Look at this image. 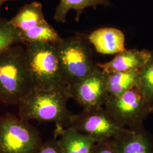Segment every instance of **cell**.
Here are the masks:
<instances>
[{
	"mask_svg": "<svg viewBox=\"0 0 153 153\" xmlns=\"http://www.w3.org/2000/svg\"><path fill=\"white\" fill-rule=\"evenodd\" d=\"M88 38L95 50L103 55L117 54L126 49L125 35L115 28H99L88 35Z\"/></svg>",
	"mask_w": 153,
	"mask_h": 153,
	"instance_id": "obj_11",
	"label": "cell"
},
{
	"mask_svg": "<svg viewBox=\"0 0 153 153\" xmlns=\"http://www.w3.org/2000/svg\"><path fill=\"white\" fill-rule=\"evenodd\" d=\"M68 90H33L18 103L19 117L25 120L55 123L57 126H69L73 114L67 103Z\"/></svg>",
	"mask_w": 153,
	"mask_h": 153,
	"instance_id": "obj_1",
	"label": "cell"
},
{
	"mask_svg": "<svg viewBox=\"0 0 153 153\" xmlns=\"http://www.w3.org/2000/svg\"><path fill=\"white\" fill-rule=\"evenodd\" d=\"M69 127L97 142L114 138L128 129L119 124L103 107L83 109L79 114H73Z\"/></svg>",
	"mask_w": 153,
	"mask_h": 153,
	"instance_id": "obj_7",
	"label": "cell"
},
{
	"mask_svg": "<svg viewBox=\"0 0 153 153\" xmlns=\"http://www.w3.org/2000/svg\"><path fill=\"white\" fill-rule=\"evenodd\" d=\"M150 113H153V103L150 105Z\"/></svg>",
	"mask_w": 153,
	"mask_h": 153,
	"instance_id": "obj_22",
	"label": "cell"
},
{
	"mask_svg": "<svg viewBox=\"0 0 153 153\" xmlns=\"http://www.w3.org/2000/svg\"><path fill=\"white\" fill-rule=\"evenodd\" d=\"M104 105L115 120L128 129L142 126L143 121L150 113V105L138 87L120 95H109Z\"/></svg>",
	"mask_w": 153,
	"mask_h": 153,
	"instance_id": "obj_6",
	"label": "cell"
},
{
	"mask_svg": "<svg viewBox=\"0 0 153 153\" xmlns=\"http://www.w3.org/2000/svg\"><path fill=\"white\" fill-rule=\"evenodd\" d=\"M22 44L31 43H49L57 44L62 38L48 23L33 28L26 31H19Z\"/></svg>",
	"mask_w": 153,
	"mask_h": 153,
	"instance_id": "obj_16",
	"label": "cell"
},
{
	"mask_svg": "<svg viewBox=\"0 0 153 153\" xmlns=\"http://www.w3.org/2000/svg\"><path fill=\"white\" fill-rule=\"evenodd\" d=\"M5 2H6V1H5Z\"/></svg>",
	"mask_w": 153,
	"mask_h": 153,
	"instance_id": "obj_24",
	"label": "cell"
},
{
	"mask_svg": "<svg viewBox=\"0 0 153 153\" xmlns=\"http://www.w3.org/2000/svg\"><path fill=\"white\" fill-rule=\"evenodd\" d=\"M140 82L139 70L107 74V88L111 96L120 95L133 88L138 87Z\"/></svg>",
	"mask_w": 153,
	"mask_h": 153,
	"instance_id": "obj_14",
	"label": "cell"
},
{
	"mask_svg": "<svg viewBox=\"0 0 153 153\" xmlns=\"http://www.w3.org/2000/svg\"><path fill=\"white\" fill-rule=\"evenodd\" d=\"M10 21L19 31H26L48 23L44 17L42 5L39 2L22 6Z\"/></svg>",
	"mask_w": 153,
	"mask_h": 153,
	"instance_id": "obj_13",
	"label": "cell"
},
{
	"mask_svg": "<svg viewBox=\"0 0 153 153\" xmlns=\"http://www.w3.org/2000/svg\"><path fill=\"white\" fill-rule=\"evenodd\" d=\"M88 36L81 33L62 39L56 44L61 69L68 88L88 75L96 65Z\"/></svg>",
	"mask_w": 153,
	"mask_h": 153,
	"instance_id": "obj_4",
	"label": "cell"
},
{
	"mask_svg": "<svg viewBox=\"0 0 153 153\" xmlns=\"http://www.w3.org/2000/svg\"><path fill=\"white\" fill-rule=\"evenodd\" d=\"M152 53L145 49H126L117 53L112 60L105 63H97L96 65L106 74L139 70L149 60Z\"/></svg>",
	"mask_w": 153,
	"mask_h": 153,
	"instance_id": "obj_9",
	"label": "cell"
},
{
	"mask_svg": "<svg viewBox=\"0 0 153 153\" xmlns=\"http://www.w3.org/2000/svg\"><path fill=\"white\" fill-rule=\"evenodd\" d=\"M43 143L29 121L9 113L0 117V153H36Z\"/></svg>",
	"mask_w": 153,
	"mask_h": 153,
	"instance_id": "obj_5",
	"label": "cell"
},
{
	"mask_svg": "<svg viewBox=\"0 0 153 153\" xmlns=\"http://www.w3.org/2000/svg\"><path fill=\"white\" fill-rule=\"evenodd\" d=\"M33 88L25 47L15 44L0 53V101L18 104Z\"/></svg>",
	"mask_w": 153,
	"mask_h": 153,
	"instance_id": "obj_2",
	"label": "cell"
},
{
	"mask_svg": "<svg viewBox=\"0 0 153 153\" xmlns=\"http://www.w3.org/2000/svg\"><path fill=\"white\" fill-rule=\"evenodd\" d=\"M16 44H22L19 31L10 20L0 18V53Z\"/></svg>",
	"mask_w": 153,
	"mask_h": 153,
	"instance_id": "obj_18",
	"label": "cell"
},
{
	"mask_svg": "<svg viewBox=\"0 0 153 153\" xmlns=\"http://www.w3.org/2000/svg\"><path fill=\"white\" fill-rule=\"evenodd\" d=\"M92 153H118L114 139L97 142Z\"/></svg>",
	"mask_w": 153,
	"mask_h": 153,
	"instance_id": "obj_19",
	"label": "cell"
},
{
	"mask_svg": "<svg viewBox=\"0 0 153 153\" xmlns=\"http://www.w3.org/2000/svg\"><path fill=\"white\" fill-rule=\"evenodd\" d=\"M15 1V0H5V1Z\"/></svg>",
	"mask_w": 153,
	"mask_h": 153,
	"instance_id": "obj_23",
	"label": "cell"
},
{
	"mask_svg": "<svg viewBox=\"0 0 153 153\" xmlns=\"http://www.w3.org/2000/svg\"><path fill=\"white\" fill-rule=\"evenodd\" d=\"M25 45L28 71L33 88L69 90L56 44L31 43Z\"/></svg>",
	"mask_w": 153,
	"mask_h": 153,
	"instance_id": "obj_3",
	"label": "cell"
},
{
	"mask_svg": "<svg viewBox=\"0 0 153 153\" xmlns=\"http://www.w3.org/2000/svg\"><path fill=\"white\" fill-rule=\"evenodd\" d=\"M108 0H60L56 8L53 19L56 22L65 23L69 11H76V20L78 21L83 10L87 7L96 9L99 6L110 5Z\"/></svg>",
	"mask_w": 153,
	"mask_h": 153,
	"instance_id": "obj_15",
	"label": "cell"
},
{
	"mask_svg": "<svg viewBox=\"0 0 153 153\" xmlns=\"http://www.w3.org/2000/svg\"><path fill=\"white\" fill-rule=\"evenodd\" d=\"M56 132L62 153H92L97 143L93 138L69 127L64 129L58 126Z\"/></svg>",
	"mask_w": 153,
	"mask_h": 153,
	"instance_id": "obj_12",
	"label": "cell"
},
{
	"mask_svg": "<svg viewBox=\"0 0 153 153\" xmlns=\"http://www.w3.org/2000/svg\"><path fill=\"white\" fill-rule=\"evenodd\" d=\"M70 98L83 109L103 107L109 97L107 88V74L95 65L91 73L69 88Z\"/></svg>",
	"mask_w": 153,
	"mask_h": 153,
	"instance_id": "obj_8",
	"label": "cell"
},
{
	"mask_svg": "<svg viewBox=\"0 0 153 153\" xmlns=\"http://www.w3.org/2000/svg\"><path fill=\"white\" fill-rule=\"evenodd\" d=\"M5 0H0V8L1 7V6L2 5V4L5 2Z\"/></svg>",
	"mask_w": 153,
	"mask_h": 153,
	"instance_id": "obj_21",
	"label": "cell"
},
{
	"mask_svg": "<svg viewBox=\"0 0 153 153\" xmlns=\"http://www.w3.org/2000/svg\"><path fill=\"white\" fill-rule=\"evenodd\" d=\"M36 153H62L57 140H49L43 142Z\"/></svg>",
	"mask_w": 153,
	"mask_h": 153,
	"instance_id": "obj_20",
	"label": "cell"
},
{
	"mask_svg": "<svg viewBox=\"0 0 153 153\" xmlns=\"http://www.w3.org/2000/svg\"><path fill=\"white\" fill-rule=\"evenodd\" d=\"M114 141L118 153H153V141L142 126L126 129Z\"/></svg>",
	"mask_w": 153,
	"mask_h": 153,
	"instance_id": "obj_10",
	"label": "cell"
},
{
	"mask_svg": "<svg viewBox=\"0 0 153 153\" xmlns=\"http://www.w3.org/2000/svg\"><path fill=\"white\" fill-rule=\"evenodd\" d=\"M139 71L140 82L138 88L150 107L153 103V53L147 63Z\"/></svg>",
	"mask_w": 153,
	"mask_h": 153,
	"instance_id": "obj_17",
	"label": "cell"
}]
</instances>
